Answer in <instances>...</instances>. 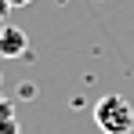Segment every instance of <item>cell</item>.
Instances as JSON below:
<instances>
[{"label":"cell","instance_id":"6da1fadb","mask_svg":"<svg viewBox=\"0 0 134 134\" xmlns=\"http://www.w3.org/2000/svg\"><path fill=\"white\" fill-rule=\"evenodd\" d=\"M94 123L102 134H131L134 131V105L123 94H105L94 102Z\"/></svg>","mask_w":134,"mask_h":134},{"label":"cell","instance_id":"7a4b0ae2","mask_svg":"<svg viewBox=\"0 0 134 134\" xmlns=\"http://www.w3.org/2000/svg\"><path fill=\"white\" fill-rule=\"evenodd\" d=\"M29 51V36L18 25H0V58H22Z\"/></svg>","mask_w":134,"mask_h":134},{"label":"cell","instance_id":"3957f363","mask_svg":"<svg viewBox=\"0 0 134 134\" xmlns=\"http://www.w3.org/2000/svg\"><path fill=\"white\" fill-rule=\"evenodd\" d=\"M0 134H18V116L7 98H0Z\"/></svg>","mask_w":134,"mask_h":134},{"label":"cell","instance_id":"277c9868","mask_svg":"<svg viewBox=\"0 0 134 134\" xmlns=\"http://www.w3.org/2000/svg\"><path fill=\"white\" fill-rule=\"evenodd\" d=\"M7 11H11V4H7V0H0V22L7 18Z\"/></svg>","mask_w":134,"mask_h":134},{"label":"cell","instance_id":"5b68a950","mask_svg":"<svg viewBox=\"0 0 134 134\" xmlns=\"http://www.w3.org/2000/svg\"><path fill=\"white\" fill-rule=\"evenodd\" d=\"M11 7H25V4H33V0H7Z\"/></svg>","mask_w":134,"mask_h":134}]
</instances>
